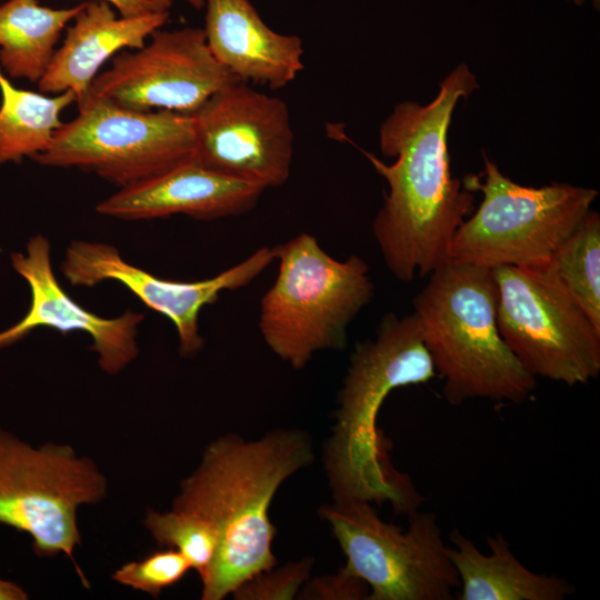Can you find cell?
<instances>
[{
  "label": "cell",
  "mask_w": 600,
  "mask_h": 600,
  "mask_svg": "<svg viewBox=\"0 0 600 600\" xmlns=\"http://www.w3.org/2000/svg\"><path fill=\"white\" fill-rule=\"evenodd\" d=\"M274 248L278 274L261 299L260 333L293 369L322 350H340L347 329L374 293L368 263L357 254L337 260L302 232Z\"/></svg>",
  "instance_id": "5b68a950"
},
{
  "label": "cell",
  "mask_w": 600,
  "mask_h": 600,
  "mask_svg": "<svg viewBox=\"0 0 600 600\" xmlns=\"http://www.w3.org/2000/svg\"><path fill=\"white\" fill-rule=\"evenodd\" d=\"M1 1H2V0H0V2H1Z\"/></svg>",
  "instance_id": "f546056e"
},
{
  "label": "cell",
  "mask_w": 600,
  "mask_h": 600,
  "mask_svg": "<svg viewBox=\"0 0 600 600\" xmlns=\"http://www.w3.org/2000/svg\"><path fill=\"white\" fill-rule=\"evenodd\" d=\"M143 526L159 546L182 553L200 579L209 571L219 549V536L208 520L187 511L148 509Z\"/></svg>",
  "instance_id": "7402d4cb"
},
{
  "label": "cell",
  "mask_w": 600,
  "mask_h": 600,
  "mask_svg": "<svg viewBox=\"0 0 600 600\" xmlns=\"http://www.w3.org/2000/svg\"><path fill=\"white\" fill-rule=\"evenodd\" d=\"M108 481L69 444H32L0 426V523L27 533L39 557L73 560L81 543L78 510L102 501Z\"/></svg>",
  "instance_id": "9c48e42d"
},
{
  "label": "cell",
  "mask_w": 600,
  "mask_h": 600,
  "mask_svg": "<svg viewBox=\"0 0 600 600\" xmlns=\"http://www.w3.org/2000/svg\"><path fill=\"white\" fill-rule=\"evenodd\" d=\"M437 376L413 312L384 316L376 338L356 346L324 450L334 500L389 502L402 516L420 508L424 498L410 477L392 466L378 417L393 390Z\"/></svg>",
  "instance_id": "3957f363"
},
{
  "label": "cell",
  "mask_w": 600,
  "mask_h": 600,
  "mask_svg": "<svg viewBox=\"0 0 600 600\" xmlns=\"http://www.w3.org/2000/svg\"><path fill=\"white\" fill-rule=\"evenodd\" d=\"M319 514L346 556V567L369 587L368 600L453 598L459 577L434 512L413 511L407 530L383 521L361 500H334Z\"/></svg>",
  "instance_id": "30bf717a"
},
{
  "label": "cell",
  "mask_w": 600,
  "mask_h": 600,
  "mask_svg": "<svg viewBox=\"0 0 600 600\" xmlns=\"http://www.w3.org/2000/svg\"><path fill=\"white\" fill-rule=\"evenodd\" d=\"M113 6L121 17H139L169 12L173 0H102Z\"/></svg>",
  "instance_id": "484cf974"
},
{
  "label": "cell",
  "mask_w": 600,
  "mask_h": 600,
  "mask_svg": "<svg viewBox=\"0 0 600 600\" xmlns=\"http://www.w3.org/2000/svg\"><path fill=\"white\" fill-rule=\"evenodd\" d=\"M478 88L468 66L459 64L430 103L400 102L380 126L381 152L393 163L362 151L388 183L372 232L387 268L403 282L450 260L452 238L473 210L474 193L450 171L448 131L459 100Z\"/></svg>",
  "instance_id": "6da1fadb"
},
{
  "label": "cell",
  "mask_w": 600,
  "mask_h": 600,
  "mask_svg": "<svg viewBox=\"0 0 600 600\" xmlns=\"http://www.w3.org/2000/svg\"><path fill=\"white\" fill-rule=\"evenodd\" d=\"M150 38L134 52H118L89 93L133 110L193 114L214 92L240 81L213 57L203 29H158Z\"/></svg>",
  "instance_id": "7c38bea8"
},
{
  "label": "cell",
  "mask_w": 600,
  "mask_h": 600,
  "mask_svg": "<svg viewBox=\"0 0 600 600\" xmlns=\"http://www.w3.org/2000/svg\"><path fill=\"white\" fill-rule=\"evenodd\" d=\"M369 587L346 566L337 573L307 580L298 593L309 600H368Z\"/></svg>",
  "instance_id": "d4e9b609"
},
{
  "label": "cell",
  "mask_w": 600,
  "mask_h": 600,
  "mask_svg": "<svg viewBox=\"0 0 600 600\" xmlns=\"http://www.w3.org/2000/svg\"><path fill=\"white\" fill-rule=\"evenodd\" d=\"M169 17L170 12H159L117 18L106 1L84 2L38 82L40 92L58 94L72 90L78 102L88 94L106 61L123 49L142 48Z\"/></svg>",
  "instance_id": "e0dca14e"
},
{
  "label": "cell",
  "mask_w": 600,
  "mask_h": 600,
  "mask_svg": "<svg viewBox=\"0 0 600 600\" xmlns=\"http://www.w3.org/2000/svg\"><path fill=\"white\" fill-rule=\"evenodd\" d=\"M499 332L533 377L567 386L600 373V329L559 280L552 262L492 269Z\"/></svg>",
  "instance_id": "ba28073f"
},
{
  "label": "cell",
  "mask_w": 600,
  "mask_h": 600,
  "mask_svg": "<svg viewBox=\"0 0 600 600\" xmlns=\"http://www.w3.org/2000/svg\"><path fill=\"white\" fill-rule=\"evenodd\" d=\"M190 569L191 564L182 553L167 548L126 562L111 578L119 584L158 598L162 590L183 579Z\"/></svg>",
  "instance_id": "603a6c76"
},
{
  "label": "cell",
  "mask_w": 600,
  "mask_h": 600,
  "mask_svg": "<svg viewBox=\"0 0 600 600\" xmlns=\"http://www.w3.org/2000/svg\"><path fill=\"white\" fill-rule=\"evenodd\" d=\"M449 540L448 556L459 577V600H562L576 591L567 579L524 567L500 533L486 538L489 554L458 529L451 530Z\"/></svg>",
  "instance_id": "ac0fdd59"
},
{
  "label": "cell",
  "mask_w": 600,
  "mask_h": 600,
  "mask_svg": "<svg viewBox=\"0 0 600 600\" xmlns=\"http://www.w3.org/2000/svg\"><path fill=\"white\" fill-rule=\"evenodd\" d=\"M274 260V248L261 247L212 278L176 281L159 278L126 261L114 246L73 240L66 250L61 271L72 286L93 287L108 280L123 284L148 308L173 323L180 354L190 357L204 346L199 331L202 308L214 303L224 290L246 287Z\"/></svg>",
  "instance_id": "4fadbf2b"
},
{
  "label": "cell",
  "mask_w": 600,
  "mask_h": 600,
  "mask_svg": "<svg viewBox=\"0 0 600 600\" xmlns=\"http://www.w3.org/2000/svg\"><path fill=\"white\" fill-rule=\"evenodd\" d=\"M28 593L16 582L0 578V600H26Z\"/></svg>",
  "instance_id": "4316f807"
},
{
  "label": "cell",
  "mask_w": 600,
  "mask_h": 600,
  "mask_svg": "<svg viewBox=\"0 0 600 600\" xmlns=\"http://www.w3.org/2000/svg\"><path fill=\"white\" fill-rule=\"evenodd\" d=\"M569 1V0H568ZM572 2H574L576 4L580 6L583 3L584 0H570ZM593 6L598 9L599 8V3H600V0H591Z\"/></svg>",
  "instance_id": "f1b7e54d"
},
{
  "label": "cell",
  "mask_w": 600,
  "mask_h": 600,
  "mask_svg": "<svg viewBox=\"0 0 600 600\" xmlns=\"http://www.w3.org/2000/svg\"><path fill=\"white\" fill-rule=\"evenodd\" d=\"M413 299L424 344L442 393L452 406L472 399L520 403L537 378L518 361L497 324L492 269L448 260L432 271Z\"/></svg>",
  "instance_id": "277c9868"
},
{
  "label": "cell",
  "mask_w": 600,
  "mask_h": 600,
  "mask_svg": "<svg viewBox=\"0 0 600 600\" xmlns=\"http://www.w3.org/2000/svg\"><path fill=\"white\" fill-rule=\"evenodd\" d=\"M192 8L200 10L204 7V0H186Z\"/></svg>",
  "instance_id": "83f0119b"
},
{
  "label": "cell",
  "mask_w": 600,
  "mask_h": 600,
  "mask_svg": "<svg viewBox=\"0 0 600 600\" xmlns=\"http://www.w3.org/2000/svg\"><path fill=\"white\" fill-rule=\"evenodd\" d=\"M84 2L52 9L38 0H8L0 6V67L13 79L39 82L66 26Z\"/></svg>",
  "instance_id": "d6986e66"
},
{
  "label": "cell",
  "mask_w": 600,
  "mask_h": 600,
  "mask_svg": "<svg viewBox=\"0 0 600 600\" xmlns=\"http://www.w3.org/2000/svg\"><path fill=\"white\" fill-rule=\"evenodd\" d=\"M556 274L600 329V216L589 211L551 259Z\"/></svg>",
  "instance_id": "44dd1931"
},
{
  "label": "cell",
  "mask_w": 600,
  "mask_h": 600,
  "mask_svg": "<svg viewBox=\"0 0 600 600\" xmlns=\"http://www.w3.org/2000/svg\"><path fill=\"white\" fill-rule=\"evenodd\" d=\"M77 103L78 116L32 158L39 164L79 168L123 188L196 160L192 114L133 110L89 92Z\"/></svg>",
  "instance_id": "52a82bcc"
},
{
  "label": "cell",
  "mask_w": 600,
  "mask_h": 600,
  "mask_svg": "<svg viewBox=\"0 0 600 600\" xmlns=\"http://www.w3.org/2000/svg\"><path fill=\"white\" fill-rule=\"evenodd\" d=\"M0 166L43 152L63 124L62 111L77 102L72 90L48 96L16 88L0 67Z\"/></svg>",
  "instance_id": "ffe728a7"
},
{
  "label": "cell",
  "mask_w": 600,
  "mask_h": 600,
  "mask_svg": "<svg viewBox=\"0 0 600 600\" xmlns=\"http://www.w3.org/2000/svg\"><path fill=\"white\" fill-rule=\"evenodd\" d=\"M204 7L207 44L240 81L280 89L303 69L302 40L269 28L250 0H204Z\"/></svg>",
  "instance_id": "2e32d148"
},
{
  "label": "cell",
  "mask_w": 600,
  "mask_h": 600,
  "mask_svg": "<svg viewBox=\"0 0 600 600\" xmlns=\"http://www.w3.org/2000/svg\"><path fill=\"white\" fill-rule=\"evenodd\" d=\"M192 116L197 163L264 190L288 180L293 132L283 100L237 81L214 92Z\"/></svg>",
  "instance_id": "8fae6325"
},
{
  "label": "cell",
  "mask_w": 600,
  "mask_h": 600,
  "mask_svg": "<svg viewBox=\"0 0 600 600\" xmlns=\"http://www.w3.org/2000/svg\"><path fill=\"white\" fill-rule=\"evenodd\" d=\"M312 460L310 439L297 429H276L252 441L227 433L206 447L171 507L204 518L219 536L216 559L200 579L202 600H221L244 580L277 566L271 501L280 486Z\"/></svg>",
  "instance_id": "7a4b0ae2"
},
{
  "label": "cell",
  "mask_w": 600,
  "mask_h": 600,
  "mask_svg": "<svg viewBox=\"0 0 600 600\" xmlns=\"http://www.w3.org/2000/svg\"><path fill=\"white\" fill-rule=\"evenodd\" d=\"M264 189L190 161L120 188L96 211L121 220L186 214L197 220L239 216L251 210Z\"/></svg>",
  "instance_id": "9a60e30c"
},
{
  "label": "cell",
  "mask_w": 600,
  "mask_h": 600,
  "mask_svg": "<svg viewBox=\"0 0 600 600\" xmlns=\"http://www.w3.org/2000/svg\"><path fill=\"white\" fill-rule=\"evenodd\" d=\"M11 262L29 284L31 302L19 322L0 332V348L16 343L37 328H51L62 333H88L98 364L108 374H118L136 360L138 327L144 314L128 310L116 318H102L81 307L57 280L50 242L44 236L32 237L26 253H13Z\"/></svg>",
  "instance_id": "5bb4252c"
},
{
  "label": "cell",
  "mask_w": 600,
  "mask_h": 600,
  "mask_svg": "<svg viewBox=\"0 0 600 600\" xmlns=\"http://www.w3.org/2000/svg\"><path fill=\"white\" fill-rule=\"evenodd\" d=\"M483 181L464 178L466 189L481 191L473 214L457 229L450 259L493 269L550 262L579 226L598 191L552 182L534 188L513 182L483 153Z\"/></svg>",
  "instance_id": "8992f818"
},
{
  "label": "cell",
  "mask_w": 600,
  "mask_h": 600,
  "mask_svg": "<svg viewBox=\"0 0 600 600\" xmlns=\"http://www.w3.org/2000/svg\"><path fill=\"white\" fill-rule=\"evenodd\" d=\"M313 560L303 558L283 567L263 570L241 582L232 596L237 600L294 599L309 579Z\"/></svg>",
  "instance_id": "cb8c5ba5"
}]
</instances>
